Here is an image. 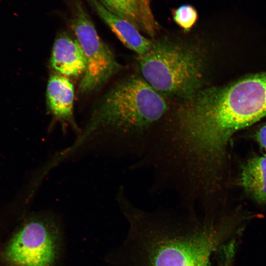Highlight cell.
Instances as JSON below:
<instances>
[{
    "label": "cell",
    "mask_w": 266,
    "mask_h": 266,
    "mask_svg": "<svg viewBox=\"0 0 266 266\" xmlns=\"http://www.w3.org/2000/svg\"><path fill=\"white\" fill-rule=\"evenodd\" d=\"M53 69L67 76H77L84 73L85 57L79 42L66 34L56 38L50 59Z\"/></svg>",
    "instance_id": "7"
},
{
    "label": "cell",
    "mask_w": 266,
    "mask_h": 266,
    "mask_svg": "<svg viewBox=\"0 0 266 266\" xmlns=\"http://www.w3.org/2000/svg\"><path fill=\"white\" fill-rule=\"evenodd\" d=\"M234 261L231 256H222L217 259V266H234Z\"/></svg>",
    "instance_id": "13"
},
{
    "label": "cell",
    "mask_w": 266,
    "mask_h": 266,
    "mask_svg": "<svg viewBox=\"0 0 266 266\" xmlns=\"http://www.w3.org/2000/svg\"><path fill=\"white\" fill-rule=\"evenodd\" d=\"M118 202L129 229L109 256L112 266H212V255L233 238L232 220L211 212L145 211L126 196Z\"/></svg>",
    "instance_id": "2"
},
{
    "label": "cell",
    "mask_w": 266,
    "mask_h": 266,
    "mask_svg": "<svg viewBox=\"0 0 266 266\" xmlns=\"http://www.w3.org/2000/svg\"><path fill=\"white\" fill-rule=\"evenodd\" d=\"M69 25L86 61L80 90L82 93H91L115 74L120 66L111 50L100 38L80 0H71Z\"/></svg>",
    "instance_id": "6"
},
{
    "label": "cell",
    "mask_w": 266,
    "mask_h": 266,
    "mask_svg": "<svg viewBox=\"0 0 266 266\" xmlns=\"http://www.w3.org/2000/svg\"><path fill=\"white\" fill-rule=\"evenodd\" d=\"M240 184L246 193L260 204L266 203V157L255 156L243 165Z\"/></svg>",
    "instance_id": "10"
},
{
    "label": "cell",
    "mask_w": 266,
    "mask_h": 266,
    "mask_svg": "<svg viewBox=\"0 0 266 266\" xmlns=\"http://www.w3.org/2000/svg\"><path fill=\"white\" fill-rule=\"evenodd\" d=\"M74 88L66 77L51 76L48 82L47 104L53 116L63 124H69L76 128L73 115Z\"/></svg>",
    "instance_id": "9"
},
{
    "label": "cell",
    "mask_w": 266,
    "mask_h": 266,
    "mask_svg": "<svg viewBox=\"0 0 266 266\" xmlns=\"http://www.w3.org/2000/svg\"><path fill=\"white\" fill-rule=\"evenodd\" d=\"M167 104L165 98L142 76L132 75L102 98L78 141L99 130H107L118 135L138 156L151 128L166 113Z\"/></svg>",
    "instance_id": "3"
},
{
    "label": "cell",
    "mask_w": 266,
    "mask_h": 266,
    "mask_svg": "<svg viewBox=\"0 0 266 266\" xmlns=\"http://www.w3.org/2000/svg\"><path fill=\"white\" fill-rule=\"evenodd\" d=\"M117 37L138 55L150 49L152 40L143 36L131 22L108 10L99 0H86Z\"/></svg>",
    "instance_id": "8"
},
{
    "label": "cell",
    "mask_w": 266,
    "mask_h": 266,
    "mask_svg": "<svg viewBox=\"0 0 266 266\" xmlns=\"http://www.w3.org/2000/svg\"><path fill=\"white\" fill-rule=\"evenodd\" d=\"M255 140L266 157V122L261 125L256 130L254 135Z\"/></svg>",
    "instance_id": "12"
},
{
    "label": "cell",
    "mask_w": 266,
    "mask_h": 266,
    "mask_svg": "<svg viewBox=\"0 0 266 266\" xmlns=\"http://www.w3.org/2000/svg\"><path fill=\"white\" fill-rule=\"evenodd\" d=\"M138 57L142 77L165 98L182 102L203 88L206 61L195 45L167 38L155 39Z\"/></svg>",
    "instance_id": "4"
},
{
    "label": "cell",
    "mask_w": 266,
    "mask_h": 266,
    "mask_svg": "<svg viewBox=\"0 0 266 266\" xmlns=\"http://www.w3.org/2000/svg\"><path fill=\"white\" fill-rule=\"evenodd\" d=\"M265 115L266 71L203 88L182 101L169 127L171 140L192 166L220 170L224 168L232 135Z\"/></svg>",
    "instance_id": "1"
},
{
    "label": "cell",
    "mask_w": 266,
    "mask_h": 266,
    "mask_svg": "<svg viewBox=\"0 0 266 266\" xmlns=\"http://www.w3.org/2000/svg\"><path fill=\"white\" fill-rule=\"evenodd\" d=\"M61 220L45 211L31 218L10 241L8 260L15 266H58L64 251Z\"/></svg>",
    "instance_id": "5"
},
{
    "label": "cell",
    "mask_w": 266,
    "mask_h": 266,
    "mask_svg": "<svg viewBox=\"0 0 266 266\" xmlns=\"http://www.w3.org/2000/svg\"><path fill=\"white\" fill-rule=\"evenodd\" d=\"M173 17L179 26L184 30L188 31L195 24L198 15L194 7L189 4H183L174 10Z\"/></svg>",
    "instance_id": "11"
}]
</instances>
